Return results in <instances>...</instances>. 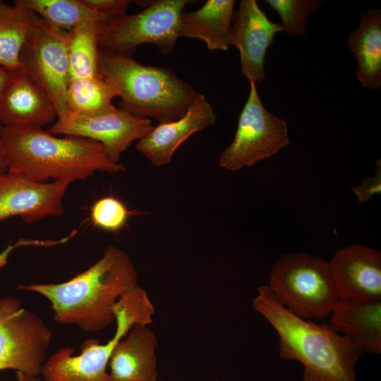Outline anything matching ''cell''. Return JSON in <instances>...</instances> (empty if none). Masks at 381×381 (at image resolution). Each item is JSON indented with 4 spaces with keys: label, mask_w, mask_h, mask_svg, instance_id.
Masks as SVG:
<instances>
[{
    "label": "cell",
    "mask_w": 381,
    "mask_h": 381,
    "mask_svg": "<svg viewBox=\"0 0 381 381\" xmlns=\"http://www.w3.org/2000/svg\"><path fill=\"white\" fill-rule=\"evenodd\" d=\"M138 286V273L129 255L110 246L96 262L68 281L19 284L18 289L46 298L56 322L96 332L115 322L116 303Z\"/></svg>",
    "instance_id": "6da1fadb"
},
{
    "label": "cell",
    "mask_w": 381,
    "mask_h": 381,
    "mask_svg": "<svg viewBox=\"0 0 381 381\" xmlns=\"http://www.w3.org/2000/svg\"><path fill=\"white\" fill-rule=\"evenodd\" d=\"M252 306L277 332L279 356L303 368L304 381H356L363 351L329 323L295 315L280 305L267 285L258 288Z\"/></svg>",
    "instance_id": "7a4b0ae2"
},
{
    "label": "cell",
    "mask_w": 381,
    "mask_h": 381,
    "mask_svg": "<svg viewBox=\"0 0 381 381\" xmlns=\"http://www.w3.org/2000/svg\"><path fill=\"white\" fill-rule=\"evenodd\" d=\"M3 149L7 170L40 182L71 183L97 171H125L123 164L108 158L99 143L73 135L58 137L42 128L4 127Z\"/></svg>",
    "instance_id": "3957f363"
},
{
    "label": "cell",
    "mask_w": 381,
    "mask_h": 381,
    "mask_svg": "<svg viewBox=\"0 0 381 381\" xmlns=\"http://www.w3.org/2000/svg\"><path fill=\"white\" fill-rule=\"evenodd\" d=\"M100 74L118 89L122 109L159 123L182 116L196 90L170 69L143 64L131 55L99 49Z\"/></svg>",
    "instance_id": "277c9868"
},
{
    "label": "cell",
    "mask_w": 381,
    "mask_h": 381,
    "mask_svg": "<svg viewBox=\"0 0 381 381\" xmlns=\"http://www.w3.org/2000/svg\"><path fill=\"white\" fill-rule=\"evenodd\" d=\"M116 324L114 336L102 344L89 339L80 345V353L63 347L47 358L41 375L45 381H109L107 371L111 353L117 344L135 325L152 322L155 308L146 291L139 286L125 294L114 308Z\"/></svg>",
    "instance_id": "5b68a950"
},
{
    "label": "cell",
    "mask_w": 381,
    "mask_h": 381,
    "mask_svg": "<svg viewBox=\"0 0 381 381\" xmlns=\"http://www.w3.org/2000/svg\"><path fill=\"white\" fill-rule=\"evenodd\" d=\"M267 286L280 305L307 320L329 317L339 299L329 262L306 253L279 258Z\"/></svg>",
    "instance_id": "8992f818"
},
{
    "label": "cell",
    "mask_w": 381,
    "mask_h": 381,
    "mask_svg": "<svg viewBox=\"0 0 381 381\" xmlns=\"http://www.w3.org/2000/svg\"><path fill=\"white\" fill-rule=\"evenodd\" d=\"M132 15L109 18L104 24L99 46L131 55L142 44H153L164 53L171 52L180 37V18L188 0H159L145 4Z\"/></svg>",
    "instance_id": "52a82bcc"
},
{
    "label": "cell",
    "mask_w": 381,
    "mask_h": 381,
    "mask_svg": "<svg viewBox=\"0 0 381 381\" xmlns=\"http://www.w3.org/2000/svg\"><path fill=\"white\" fill-rule=\"evenodd\" d=\"M52 333L37 314L15 297L0 298V370L41 375Z\"/></svg>",
    "instance_id": "ba28073f"
},
{
    "label": "cell",
    "mask_w": 381,
    "mask_h": 381,
    "mask_svg": "<svg viewBox=\"0 0 381 381\" xmlns=\"http://www.w3.org/2000/svg\"><path fill=\"white\" fill-rule=\"evenodd\" d=\"M289 144L286 122L263 105L255 83L250 82V92L241 110L233 141L224 150L219 165L238 171L267 159Z\"/></svg>",
    "instance_id": "9c48e42d"
},
{
    "label": "cell",
    "mask_w": 381,
    "mask_h": 381,
    "mask_svg": "<svg viewBox=\"0 0 381 381\" xmlns=\"http://www.w3.org/2000/svg\"><path fill=\"white\" fill-rule=\"evenodd\" d=\"M25 70L46 92L59 117L67 113L66 90L71 81L67 32L39 17L20 54Z\"/></svg>",
    "instance_id": "30bf717a"
},
{
    "label": "cell",
    "mask_w": 381,
    "mask_h": 381,
    "mask_svg": "<svg viewBox=\"0 0 381 381\" xmlns=\"http://www.w3.org/2000/svg\"><path fill=\"white\" fill-rule=\"evenodd\" d=\"M153 127L150 119L116 108L113 111L95 116L67 111L57 117L47 131L54 135L78 136L98 142L108 158L118 164L121 155L131 144L143 138Z\"/></svg>",
    "instance_id": "8fae6325"
},
{
    "label": "cell",
    "mask_w": 381,
    "mask_h": 381,
    "mask_svg": "<svg viewBox=\"0 0 381 381\" xmlns=\"http://www.w3.org/2000/svg\"><path fill=\"white\" fill-rule=\"evenodd\" d=\"M71 183L40 182L13 171L0 174V222L20 217L32 223L64 213L63 200Z\"/></svg>",
    "instance_id": "7c38bea8"
},
{
    "label": "cell",
    "mask_w": 381,
    "mask_h": 381,
    "mask_svg": "<svg viewBox=\"0 0 381 381\" xmlns=\"http://www.w3.org/2000/svg\"><path fill=\"white\" fill-rule=\"evenodd\" d=\"M283 30L272 22L255 0H241L234 13L230 46L240 52L242 75L249 82L261 83L266 77L265 59L274 35Z\"/></svg>",
    "instance_id": "4fadbf2b"
},
{
    "label": "cell",
    "mask_w": 381,
    "mask_h": 381,
    "mask_svg": "<svg viewBox=\"0 0 381 381\" xmlns=\"http://www.w3.org/2000/svg\"><path fill=\"white\" fill-rule=\"evenodd\" d=\"M339 298L381 301V253L352 244L337 250L329 262Z\"/></svg>",
    "instance_id": "5bb4252c"
},
{
    "label": "cell",
    "mask_w": 381,
    "mask_h": 381,
    "mask_svg": "<svg viewBox=\"0 0 381 381\" xmlns=\"http://www.w3.org/2000/svg\"><path fill=\"white\" fill-rule=\"evenodd\" d=\"M216 120L211 104L198 93L179 119L159 123L136 143V150L153 164L169 163L177 148L193 133L213 125Z\"/></svg>",
    "instance_id": "9a60e30c"
},
{
    "label": "cell",
    "mask_w": 381,
    "mask_h": 381,
    "mask_svg": "<svg viewBox=\"0 0 381 381\" xmlns=\"http://www.w3.org/2000/svg\"><path fill=\"white\" fill-rule=\"evenodd\" d=\"M57 119L56 109L42 87L23 69L11 73L0 99L4 127L42 128Z\"/></svg>",
    "instance_id": "2e32d148"
},
{
    "label": "cell",
    "mask_w": 381,
    "mask_h": 381,
    "mask_svg": "<svg viewBox=\"0 0 381 381\" xmlns=\"http://www.w3.org/2000/svg\"><path fill=\"white\" fill-rule=\"evenodd\" d=\"M157 337L149 327H132L111 353L109 381H157Z\"/></svg>",
    "instance_id": "e0dca14e"
},
{
    "label": "cell",
    "mask_w": 381,
    "mask_h": 381,
    "mask_svg": "<svg viewBox=\"0 0 381 381\" xmlns=\"http://www.w3.org/2000/svg\"><path fill=\"white\" fill-rule=\"evenodd\" d=\"M329 324L363 352L381 353V301L339 299Z\"/></svg>",
    "instance_id": "ac0fdd59"
},
{
    "label": "cell",
    "mask_w": 381,
    "mask_h": 381,
    "mask_svg": "<svg viewBox=\"0 0 381 381\" xmlns=\"http://www.w3.org/2000/svg\"><path fill=\"white\" fill-rule=\"evenodd\" d=\"M234 0H207L195 11L182 13L180 18V37L199 39L209 50H228Z\"/></svg>",
    "instance_id": "d6986e66"
},
{
    "label": "cell",
    "mask_w": 381,
    "mask_h": 381,
    "mask_svg": "<svg viewBox=\"0 0 381 381\" xmlns=\"http://www.w3.org/2000/svg\"><path fill=\"white\" fill-rule=\"evenodd\" d=\"M347 44L357 61L356 74L364 88L381 85V10L368 8L347 38Z\"/></svg>",
    "instance_id": "ffe728a7"
},
{
    "label": "cell",
    "mask_w": 381,
    "mask_h": 381,
    "mask_svg": "<svg viewBox=\"0 0 381 381\" xmlns=\"http://www.w3.org/2000/svg\"><path fill=\"white\" fill-rule=\"evenodd\" d=\"M39 16L16 0L0 3V66L13 73L23 69L20 54Z\"/></svg>",
    "instance_id": "44dd1931"
},
{
    "label": "cell",
    "mask_w": 381,
    "mask_h": 381,
    "mask_svg": "<svg viewBox=\"0 0 381 381\" xmlns=\"http://www.w3.org/2000/svg\"><path fill=\"white\" fill-rule=\"evenodd\" d=\"M106 20L83 21L67 32L71 80L101 75L99 41Z\"/></svg>",
    "instance_id": "7402d4cb"
},
{
    "label": "cell",
    "mask_w": 381,
    "mask_h": 381,
    "mask_svg": "<svg viewBox=\"0 0 381 381\" xmlns=\"http://www.w3.org/2000/svg\"><path fill=\"white\" fill-rule=\"evenodd\" d=\"M119 97L117 87L102 75L71 80L66 90L67 111L82 116L107 114L116 108L114 97Z\"/></svg>",
    "instance_id": "603a6c76"
},
{
    "label": "cell",
    "mask_w": 381,
    "mask_h": 381,
    "mask_svg": "<svg viewBox=\"0 0 381 381\" xmlns=\"http://www.w3.org/2000/svg\"><path fill=\"white\" fill-rule=\"evenodd\" d=\"M50 26L68 32L78 23L108 18L90 9L82 0H20Z\"/></svg>",
    "instance_id": "cb8c5ba5"
},
{
    "label": "cell",
    "mask_w": 381,
    "mask_h": 381,
    "mask_svg": "<svg viewBox=\"0 0 381 381\" xmlns=\"http://www.w3.org/2000/svg\"><path fill=\"white\" fill-rule=\"evenodd\" d=\"M266 4L276 11L282 20L283 30L291 37L306 34V23L311 13L323 4L321 0H265Z\"/></svg>",
    "instance_id": "d4e9b609"
},
{
    "label": "cell",
    "mask_w": 381,
    "mask_h": 381,
    "mask_svg": "<svg viewBox=\"0 0 381 381\" xmlns=\"http://www.w3.org/2000/svg\"><path fill=\"white\" fill-rule=\"evenodd\" d=\"M130 212L119 200L104 197L97 200L91 209L94 225L106 231L116 233L125 225Z\"/></svg>",
    "instance_id": "484cf974"
},
{
    "label": "cell",
    "mask_w": 381,
    "mask_h": 381,
    "mask_svg": "<svg viewBox=\"0 0 381 381\" xmlns=\"http://www.w3.org/2000/svg\"><path fill=\"white\" fill-rule=\"evenodd\" d=\"M90 9L106 16L108 19L125 14L131 1L129 0H82Z\"/></svg>",
    "instance_id": "4316f807"
},
{
    "label": "cell",
    "mask_w": 381,
    "mask_h": 381,
    "mask_svg": "<svg viewBox=\"0 0 381 381\" xmlns=\"http://www.w3.org/2000/svg\"><path fill=\"white\" fill-rule=\"evenodd\" d=\"M377 171L373 176L365 179L359 186L352 188L359 202H368L372 197L381 191L380 160L377 162Z\"/></svg>",
    "instance_id": "83f0119b"
},
{
    "label": "cell",
    "mask_w": 381,
    "mask_h": 381,
    "mask_svg": "<svg viewBox=\"0 0 381 381\" xmlns=\"http://www.w3.org/2000/svg\"><path fill=\"white\" fill-rule=\"evenodd\" d=\"M44 241H32L26 239H20L14 244L9 243L2 251L0 252V268L5 266L7 263L8 258L11 252L16 248L25 246H45Z\"/></svg>",
    "instance_id": "f1b7e54d"
},
{
    "label": "cell",
    "mask_w": 381,
    "mask_h": 381,
    "mask_svg": "<svg viewBox=\"0 0 381 381\" xmlns=\"http://www.w3.org/2000/svg\"><path fill=\"white\" fill-rule=\"evenodd\" d=\"M11 72L0 66V99L9 83Z\"/></svg>",
    "instance_id": "f546056e"
},
{
    "label": "cell",
    "mask_w": 381,
    "mask_h": 381,
    "mask_svg": "<svg viewBox=\"0 0 381 381\" xmlns=\"http://www.w3.org/2000/svg\"><path fill=\"white\" fill-rule=\"evenodd\" d=\"M3 129L4 126L0 123V174L7 171L3 149Z\"/></svg>",
    "instance_id": "4dcf8cb0"
},
{
    "label": "cell",
    "mask_w": 381,
    "mask_h": 381,
    "mask_svg": "<svg viewBox=\"0 0 381 381\" xmlns=\"http://www.w3.org/2000/svg\"><path fill=\"white\" fill-rule=\"evenodd\" d=\"M17 381H42L38 377L28 375L26 374L16 372Z\"/></svg>",
    "instance_id": "1f68e13d"
},
{
    "label": "cell",
    "mask_w": 381,
    "mask_h": 381,
    "mask_svg": "<svg viewBox=\"0 0 381 381\" xmlns=\"http://www.w3.org/2000/svg\"><path fill=\"white\" fill-rule=\"evenodd\" d=\"M157 381H164V380H158Z\"/></svg>",
    "instance_id": "d6a6232c"
},
{
    "label": "cell",
    "mask_w": 381,
    "mask_h": 381,
    "mask_svg": "<svg viewBox=\"0 0 381 381\" xmlns=\"http://www.w3.org/2000/svg\"><path fill=\"white\" fill-rule=\"evenodd\" d=\"M1 1H0V3H1Z\"/></svg>",
    "instance_id": "836d02e7"
}]
</instances>
